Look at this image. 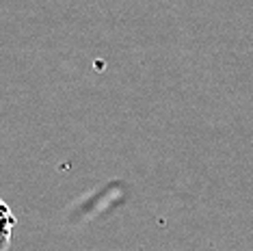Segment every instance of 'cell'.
<instances>
[{"mask_svg": "<svg viewBox=\"0 0 253 251\" xmlns=\"http://www.w3.org/2000/svg\"><path fill=\"white\" fill-rule=\"evenodd\" d=\"M15 223L18 221H15L13 210L9 208V204L4 199H0V251H9Z\"/></svg>", "mask_w": 253, "mask_h": 251, "instance_id": "cell-1", "label": "cell"}]
</instances>
